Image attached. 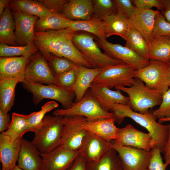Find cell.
I'll list each match as a JSON object with an SVG mask.
<instances>
[{
	"label": "cell",
	"mask_w": 170,
	"mask_h": 170,
	"mask_svg": "<svg viewBox=\"0 0 170 170\" xmlns=\"http://www.w3.org/2000/svg\"><path fill=\"white\" fill-rule=\"evenodd\" d=\"M160 12L158 10L143 9L136 7L132 14L128 18L130 25L149 42L153 38L152 32L156 17Z\"/></svg>",
	"instance_id": "17"
},
{
	"label": "cell",
	"mask_w": 170,
	"mask_h": 170,
	"mask_svg": "<svg viewBox=\"0 0 170 170\" xmlns=\"http://www.w3.org/2000/svg\"><path fill=\"white\" fill-rule=\"evenodd\" d=\"M23 87L33 95L34 103L39 104L43 99H48L60 102L64 109L70 108L75 99V94L71 88H65L54 84L47 85L25 81Z\"/></svg>",
	"instance_id": "7"
},
{
	"label": "cell",
	"mask_w": 170,
	"mask_h": 170,
	"mask_svg": "<svg viewBox=\"0 0 170 170\" xmlns=\"http://www.w3.org/2000/svg\"><path fill=\"white\" fill-rule=\"evenodd\" d=\"M137 70L124 63L106 66L94 79L92 84L111 89L117 87H130L133 84Z\"/></svg>",
	"instance_id": "8"
},
{
	"label": "cell",
	"mask_w": 170,
	"mask_h": 170,
	"mask_svg": "<svg viewBox=\"0 0 170 170\" xmlns=\"http://www.w3.org/2000/svg\"><path fill=\"white\" fill-rule=\"evenodd\" d=\"M107 110L115 115L116 122L121 123L125 117L131 118L145 128L156 141L162 152L166 143L168 132V125H163L157 122L153 111L149 110L144 114L135 112L128 105L120 104L109 105Z\"/></svg>",
	"instance_id": "2"
},
{
	"label": "cell",
	"mask_w": 170,
	"mask_h": 170,
	"mask_svg": "<svg viewBox=\"0 0 170 170\" xmlns=\"http://www.w3.org/2000/svg\"><path fill=\"white\" fill-rule=\"evenodd\" d=\"M153 112L156 119L170 116V88L162 94V100L159 107Z\"/></svg>",
	"instance_id": "43"
},
{
	"label": "cell",
	"mask_w": 170,
	"mask_h": 170,
	"mask_svg": "<svg viewBox=\"0 0 170 170\" xmlns=\"http://www.w3.org/2000/svg\"><path fill=\"white\" fill-rule=\"evenodd\" d=\"M148 44L149 60L170 63V39L164 37L153 38Z\"/></svg>",
	"instance_id": "29"
},
{
	"label": "cell",
	"mask_w": 170,
	"mask_h": 170,
	"mask_svg": "<svg viewBox=\"0 0 170 170\" xmlns=\"http://www.w3.org/2000/svg\"><path fill=\"white\" fill-rule=\"evenodd\" d=\"M10 2V1L9 0H0V18L2 17L6 8Z\"/></svg>",
	"instance_id": "51"
},
{
	"label": "cell",
	"mask_w": 170,
	"mask_h": 170,
	"mask_svg": "<svg viewBox=\"0 0 170 170\" xmlns=\"http://www.w3.org/2000/svg\"><path fill=\"white\" fill-rule=\"evenodd\" d=\"M63 117L64 126L60 146L69 150L79 152L89 133L82 127L88 120L80 116Z\"/></svg>",
	"instance_id": "9"
},
{
	"label": "cell",
	"mask_w": 170,
	"mask_h": 170,
	"mask_svg": "<svg viewBox=\"0 0 170 170\" xmlns=\"http://www.w3.org/2000/svg\"><path fill=\"white\" fill-rule=\"evenodd\" d=\"M106 37L116 35L125 40L131 26L128 18L119 13L106 17L103 20Z\"/></svg>",
	"instance_id": "26"
},
{
	"label": "cell",
	"mask_w": 170,
	"mask_h": 170,
	"mask_svg": "<svg viewBox=\"0 0 170 170\" xmlns=\"http://www.w3.org/2000/svg\"><path fill=\"white\" fill-rule=\"evenodd\" d=\"M9 117L8 113H6L0 110V132L1 133L6 131L8 128L10 123Z\"/></svg>",
	"instance_id": "49"
},
{
	"label": "cell",
	"mask_w": 170,
	"mask_h": 170,
	"mask_svg": "<svg viewBox=\"0 0 170 170\" xmlns=\"http://www.w3.org/2000/svg\"><path fill=\"white\" fill-rule=\"evenodd\" d=\"M70 28L76 32L82 31L94 34L101 40H106L104 21L94 15L88 20L73 21Z\"/></svg>",
	"instance_id": "31"
},
{
	"label": "cell",
	"mask_w": 170,
	"mask_h": 170,
	"mask_svg": "<svg viewBox=\"0 0 170 170\" xmlns=\"http://www.w3.org/2000/svg\"><path fill=\"white\" fill-rule=\"evenodd\" d=\"M17 165L24 170H40L42 160L32 141L22 138Z\"/></svg>",
	"instance_id": "21"
},
{
	"label": "cell",
	"mask_w": 170,
	"mask_h": 170,
	"mask_svg": "<svg viewBox=\"0 0 170 170\" xmlns=\"http://www.w3.org/2000/svg\"><path fill=\"white\" fill-rule=\"evenodd\" d=\"M117 13H120L128 18L132 14L136 7L133 4L132 0H113Z\"/></svg>",
	"instance_id": "44"
},
{
	"label": "cell",
	"mask_w": 170,
	"mask_h": 170,
	"mask_svg": "<svg viewBox=\"0 0 170 170\" xmlns=\"http://www.w3.org/2000/svg\"><path fill=\"white\" fill-rule=\"evenodd\" d=\"M77 32L70 28L58 30L35 31L34 43L45 58L52 54L66 58L77 65L92 68L72 42L73 37Z\"/></svg>",
	"instance_id": "1"
},
{
	"label": "cell",
	"mask_w": 170,
	"mask_h": 170,
	"mask_svg": "<svg viewBox=\"0 0 170 170\" xmlns=\"http://www.w3.org/2000/svg\"><path fill=\"white\" fill-rule=\"evenodd\" d=\"M22 137L12 141L8 136L0 134V159L1 170H10L18 161Z\"/></svg>",
	"instance_id": "20"
},
{
	"label": "cell",
	"mask_w": 170,
	"mask_h": 170,
	"mask_svg": "<svg viewBox=\"0 0 170 170\" xmlns=\"http://www.w3.org/2000/svg\"><path fill=\"white\" fill-rule=\"evenodd\" d=\"M72 42L92 68L102 69L124 63L103 53L94 37L87 33L77 32L73 36Z\"/></svg>",
	"instance_id": "5"
},
{
	"label": "cell",
	"mask_w": 170,
	"mask_h": 170,
	"mask_svg": "<svg viewBox=\"0 0 170 170\" xmlns=\"http://www.w3.org/2000/svg\"><path fill=\"white\" fill-rule=\"evenodd\" d=\"M70 0H40L39 2L48 8L52 13H63L66 4Z\"/></svg>",
	"instance_id": "45"
},
{
	"label": "cell",
	"mask_w": 170,
	"mask_h": 170,
	"mask_svg": "<svg viewBox=\"0 0 170 170\" xmlns=\"http://www.w3.org/2000/svg\"><path fill=\"white\" fill-rule=\"evenodd\" d=\"M30 58L0 57V81L14 78L18 79L20 82H24L26 68Z\"/></svg>",
	"instance_id": "19"
},
{
	"label": "cell",
	"mask_w": 170,
	"mask_h": 170,
	"mask_svg": "<svg viewBox=\"0 0 170 170\" xmlns=\"http://www.w3.org/2000/svg\"><path fill=\"white\" fill-rule=\"evenodd\" d=\"M168 64L150 60L147 66L136 71L135 78H139L148 87L162 95L168 90L166 86V77Z\"/></svg>",
	"instance_id": "10"
},
{
	"label": "cell",
	"mask_w": 170,
	"mask_h": 170,
	"mask_svg": "<svg viewBox=\"0 0 170 170\" xmlns=\"http://www.w3.org/2000/svg\"><path fill=\"white\" fill-rule=\"evenodd\" d=\"M152 37H164L170 40V23L166 20L161 12L155 18Z\"/></svg>",
	"instance_id": "40"
},
{
	"label": "cell",
	"mask_w": 170,
	"mask_h": 170,
	"mask_svg": "<svg viewBox=\"0 0 170 170\" xmlns=\"http://www.w3.org/2000/svg\"><path fill=\"white\" fill-rule=\"evenodd\" d=\"M89 90L99 101L102 108L107 111H108V106L111 105H128L129 103L128 97L124 95L119 90H112L105 87L92 84Z\"/></svg>",
	"instance_id": "24"
},
{
	"label": "cell",
	"mask_w": 170,
	"mask_h": 170,
	"mask_svg": "<svg viewBox=\"0 0 170 170\" xmlns=\"http://www.w3.org/2000/svg\"><path fill=\"white\" fill-rule=\"evenodd\" d=\"M42 160L40 170H67L80 154L59 146L46 154L39 153Z\"/></svg>",
	"instance_id": "16"
},
{
	"label": "cell",
	"mask_w": 170,
	"mask_h": 170,
	"mask_svg": "<svg viewBox=\"0 0 170 170\" xmlns=\"http://www.w3.org/2000/svg\"><path fill=\"white\" fill-rule=\"evenodd\" d=\"M163 7L161 13L166 20L170 23V0H162Z\"/></svg>",
	"instance_id": "50"
},
{
	"label": "cell",
	"mask_w": 170,
	"mask_h": 170,
	"mask_svg": "<svg viewBox=\"0 0 170 170\" xmlns=\"http://www.w3.org/2000/svg\"><path fill=\"white\" fill-rule=\"evenodd\" d=\"M113 141L120 145L146 151H150L158 145L150 133L140 131L129 124L124 127L119 128L117 138Z\"/></svg>",
	"instance_id": "12"
},
{
	"label": "cell",
	"mask_w": 170,
	"mask_h": 170,
	"mask_svg": "<svg viewBox=\"0 0 170 170\" xmlns=\"http://www.w3.org/2000/svg\"><path fill=\"white\" fill-rule=\"evenodd\" d=\"M133 3L136 8L143 9H151L156 8L158 10L162 11L163 7L162 0H133Z\"/></svg>",
	"instance_id": "46"
},
{
	"label": "cell",
	"mask_w": 170,
	"mask_h": 170,
	"mask_svg": "<svg viewBox=\"0 0 170 170\" xmlns=\"http://www.w3.org/2000/svg\"><path fill=\"white\" fill-rule=\"evenodd\" d=\"M112 148V141H108L89 132L79 152L86 162H91L99 160Z\"/></svg>",
	"instance_id": "18"
},
{
	"label": "cell",
	"mask_w": 170,
	"mask_h": 170,
	"mask_svg": "<svg viewBox=\"0 0 170 170\" xmlns=\"http://www.w3.org/2000/svg\"><path fill=\"white\" fill-rule=\"evenodd\" d=\"M116 120L113 118L88 120L83 125V129L108 141L115 140L118 137L119 128L115 125Z\"/></svg>",
	"instance_id": "23"
},
{
	"label": "cell",
	"mask_w": 170,
	"mask_h": 170,
	"mask_svg": "<svg viewBox=\"0 0 170 170\" xmlns=\"http://www.w3.org/2000/svg\"><path fill=\"white\" fill-rule=\"evenodd\" d=\"M166 84L169 88L170 87V63L168 64L166 74Z\"/></svg>",
	"instance_id": "52"
},
{
	"label": "cell",
	"mask_w": 170,
	"mask_h": 170,
	"mask_svg": "<svg viewBox=\"0 0 170 170\" xmlns=\"http://www.w3.org/2000/svg\"><path fill=\"white\" fill-rule=\"evenodd\" d=\"M86 170H124L116 151L112 148L97 161L86 162Z\"/></svg>",
	"instance_id": "34"
},
{
	"label": "cell",
	"mask_w": 170,
	"mask_h": 170,
	"mask_svg": "<svg viewBox=\"0 0 170 170\" xmlns=\"http://www.w3.org/2000/svg\"><path fill=\"white\" fill-rule=\"evenodd\" d=\"M53 115L62 116H82L89 121L110 118L116 120L114 114L105 110L89 89L80 101L74 102L69 108L57 109Z\"/></svg>",
	"instance_id": "6"
},
{
	"label": "cell",
	"mask_w": 170,
	"mask_h": 170,
	"mask_svg": "<svg viewBox=\"0 0 170 170\" xmlns=\"http://www.w3.org/2000/svg\"><path fill=\"white\" fill-rule=\"evenodd\" d=\"M126 93L129 98L128 105L133 111L144 114L154 107L160 105L162 95L158 91L148 87L141 80L135 78L130 87L115 88Z\"/></svg>",
	"instance_id": "4"
},
{
	"label": "cell",
	"mask_w": 170,
	"mask_h": 170,
	"mask_svg": "<svg viewBox=\"0 0 170 170\" xmlns=\"http://www.w3.org/2000/svg\"><path fill=\"white\" fill-rule=\"evenodd\" d=\"M151 152L148 170H166L167 167L163 162L162 150L159 146L156 145L151 150Z\"/></svg>",
	"instance_id": "41"
},
{
	"label": "cell",
	"mask_w": 170,
	"mask_h": 170,
	"mask_svg": "<svg viewBox=\"0 0 170 170\" xmlns=\"http://www.w3.org/2000/svg\"><path fill=\"white\" fill-rule=\"evenodd\" d=\"M63 126V116H45L32 141L40 153L47 154L60 146Z\"/></svg>",
	"instance_id": "3"
},
{
	"label": "cell",
	"mask_w": 170,
	"mask_h": 170,
	"mask_svg": "<svg viewBox=\"0 0 170 170\" xmlns=\"http://www.w3.org/2000/svg\"><path fill=\"white\" fill-rule=\"evenodd\" d=\"M76 67L67 72L55 76V84L65 88H71L76 79Z\"/></svg>",
	"instance_id": "42"
},
{
	"label": "cell",
	"mask_w": 170,
	"mask_h": 170,
	"mask_svg": "<svg viewBox=\"0 0 170 170\" xmlns=\"http://www.w3.org/2000/svg\"><path fill=\"white\" fill-rule=\"evenodd\" d=\"M55 76L67 72L76 67L77 64L64 57L49 54L46 58Z\"/></svg>",
	"instance_id": "37"
},
{
	"label": "cell",
	"mask_w": 170,
	"mask_h": 170,
	"mask_svg": "<svg viewBox=\"0 0 170 170\" xmlns=\"http://www.w3.org/2000/svg\"><path fill=\"white\" fill-rule=\"evenodd\" d=\"M28 132L27 115L13 112L8 129L1 133L8 136L11 141H14L22 138L23 135Z\"/></svg>",
	"instance_id": "35"
},
{
	"label": "cell",
	"mask_w": 170,
	"mask_h": 170,
	"mask_svg": "<svg viewBox=\"0 0 170 170\" xmlns=\"http://www.w3.org/2000/svg\"><path fill=\"white\" fill-rule=\"evenodd\" d=\"M112 142V148L117 152L124 170H148L151 152L131 146H122Z\"/></svg>",
	"instance_id": "11"
},
{
	"label": "cell",
	"mask_w": 170,
	"mask_h": 170,
	"mask_svg": "<svg viewBox=\"0 0 170 170\" xmlns=\"http://www.w3.org/2000/svg\"><path fill=\"white\" fill-rule=\"evenodd\" d=\"M72 21L68 19L63 13H52L38 19L35 25V31L43 32L68 28Z\"/></svg>",
	"instance_id": "27"
},
{
	"label": "cell",
	"mask_w": 170,
	"mask_h": 170,
	"mask_svg": "<svg viewBox=\"0 0 170 170\" xmlns=\"http://www.w3.org/2000/svg\"><path fill=\"white\" fill-rule=\"evenodd\" d=\"M38 48L34 43L24 46H12L5 43L0 44V57L25 56L30 57L37 53Z\"/></svg>",
	"instance_id": "36"
},
{
	"label": "cell",
	"mask_w": 170,
	"mask_h": 170,
	"mask_svg": "<svg viewBox=\"0 0 170 170\" xmlns=\"http://www.w3.org/2000/svg\"><path fill=\"white\" fill-rule=\"evenodd\" d=\"M102 69L89 68L81 65H77L76 79L74 85L71 88L75 94L74 102H78L81 100Z\"/></svg>",
	"instance_id": "22"
},
{
	"label": "cell",
	"mask_w": 170,
	"mask_h": 170,
	"mask_svg": "<svg viewBox=\"0 0 170 170\" xmlns=\"http://www.w3.org/2000/svg\"><path fill=\"white\" fill-rule=\"evenodd\" d=\"M170 122V116L167 117H162L158 119V122L160 123L166 122Z\"/></svg>",
	"instance_id": "53"
},
{
	"label": "cell",
	"mask_w": 170,
	"mask_h": 170,
	"mask_svg": "<svg viewBox=\"0 0 170 170\" xmlns=\"http://www.w3.org/2000/svg\"><path fill=\"white\" fill-rule=\"evenodd\" d=\"M86 162L80 153L71 166L67 170H86Z\"/></svg>",
	"instance_id": "47"
},
{
	"label": "cell",
	"mask_w": 170,
	"mask_h": 170,
	"mask_svg": "<svg viewBox=\"0 0 170 170\" xmlns=\"http://www.w3.org/2000/svg\"><path fill=\"white\" fill-rule=\"evenodd\" d=\"M9 3L7 6L0 18V43L12 46H19L16 41L14 31V21Z\"/></svg>",
	"instance_id": "28"
},
{
	"label": "cell",
	"mask_w": 170,
	"mask_h": 170,
	"mask_svg": "<svg viewBox=\"0 0 170 170\" xmlns=\"http://www.w3.org/2000/svg\"><path fill=\"white\" fill-rule=\"evenodd\" d=\"M20 82L17 79L10 78L0 81V110L8 113L13 106L15 96V88Z\"/></svg>",
	"instance_id": "32"
},
{
	"label": "cell",
	"mask_w": 170,
	"mask_h": 170,
	"mask_svg": "<svg viewBox=\"0 0 170 170\" xmlns=\"http://www.w3.org/2000/svg\"><path fill=\"white\" fill-rule=\"evenodd\" d=\"M55 76L41 53L29 58L25 72V81L43 84H54Z\"/></svg>",
	"instance_id": "14"
},
{
	"label": "cell",
	"mask_w": 170,
	"mask_h": 170,
	"mask_svg": "<svg viewBox=\"0 0 170 170\" xmlns=\"http://www.w3.org/2000/svg\"><path fill=\"white\" fill-rule=\"evenodd\" d=\"M58 106L59 104L55 101H49L44 104L39 111L27 115L29 132H34L42 123L46 114Z\"/></svg>",
	"instance_id": "38"
},
{
	"label": "cell",
	"mask_w": 170,
	"mask_h": 170,
	"mask_svg": "<svg viewBox=\"0 0 170 170\" xmlns=\"http://www.w3.org/2000/svg\"><path fill=\"white\" fill-rule=\"evenodd\" d=\"M10 6L26 14L42 18L52 13L38 1L13 0L10 1Z\"/></svg>",
	"instance_id": "30"
},
{
	"label": "cell",
	"mask_w": 170,
	"mask_h": 170,
	"mask_svg": "<svg viewBox=\"0 0 170 170\" xmlns=\"http://www.w3.org/2000/svg\"><path fill=\"white\" fill-rule=\"evenodd\" d=\"M10 170H24L20 167L17 165H16Z\"/></svg>",
	"instance_id": "54"
},
{
	"label": "cell",
	"mask_w": 170,
	"mask_h": 170,
	"mask_svg": "<svg viewBox=\"0 0 170 170\" xmlns=\"http://www.w3.org/2000/svg\"><path fill=\"white\" fill-rule=\"evenodd\" d=\"M63 13L72 21L90 19L94 15L93 1L70 0L64 8Z\"/></svg>",
	"instance_id": "25"
},
{
	"label": "cell",
	"mask_w": 170,
	"mask_h": 170,
	"mask_svg": "<svg viewBox=\"0 0 170 170\" xmlns=\"http://www.w3.org/2000/svg\"><path fill=\"white\" fill-rule=\"evenodd\" d=\"M96 42L105 53L110 57L122 60L124 63L133 67L136 70L147 66V61L132 50L119 44L109 42L106 40H101L96 39Z\"/></svg>",
	"instance_id": "13"
},
{
	"label": "cell",
	"mask_w": 170,
	"mask_h": 170,
	"mask_svg": "<svg viewBox=\"0 0 170 170\" xmlns=\"http://www.w3.org/2000/svg\"><path fill=\"white\" fill-rule=\"evenodd\" d=\"M168 125V138L164 148L163 153L165 160V164L166 167L170 165V122Z\"/></svg>",
	"instance_id": "48"
},
{
	"label": "cell",
	"mask_w": 170,
	"mask_h": 170,
	"mask_svg": "<svg viewBox=\"0 0 170 170\" xmlns=\"http://www.w3.org/2000/svg\"><path fill=\"white\" fill-rule=\"evenodd\" d=\"M10 7L14 20V35L18 45L24 46L34 43L35 25L39 18Z\"/></svg>",
	"instance_id": "15"
},
{
	"label": "cell",
	"mask_w": 170,
	"mask_h": 170,
	"mask_svg": "<svg viewBox=\"0 0 170 170\" xmlns=\"http://www.w3.org/2000/svg\"><path fill=\"white\" fill-rule=\"evenodd\" d=\"M125 46L149 61L148 42L137 31L131 27L126 36Z\"/></svg>",
	"instance_id": "33"
},
{
	"label": "cell",
	"mask_w": 170,
	"mask_h": 170,
	"mask_svg": "<svg viewBox=\"0 0 170 170\" xmlns=\"http://www.w3.org/2000/svg\"><path fill=\"white\" fill-rule=\"evenodd\" d=\"M94 16L101 20L110 15L116 14L117 11L113 0H93Z\"/></svg>",
	"instance_id": "39"
}]
</instances>
